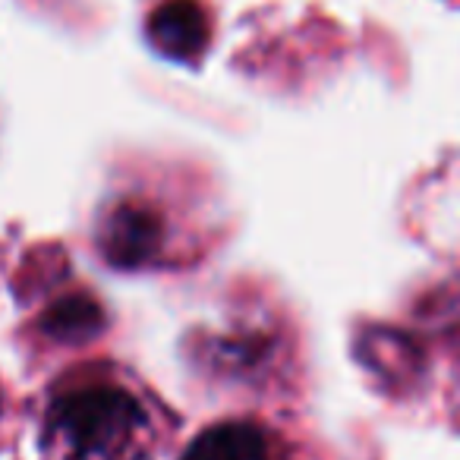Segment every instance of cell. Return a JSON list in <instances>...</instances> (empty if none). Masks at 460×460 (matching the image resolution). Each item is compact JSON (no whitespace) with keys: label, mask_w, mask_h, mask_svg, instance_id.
<instances>
[{"label":"cell","mask_w":460,"mask_h":460,"mask_svg":"<svg viewBox=\"0 0 460 460\" xmlns=\"http://www.w3.org/2000/svg\"><path fill=\"white\" fill-rule=\"evenodd\" d=\"M161 240H164L161 217L146 205L123 202L104 217L98 243H102V252L111 265L139 269L148 259H155V252L161 250Z\"/></svg>","instance_id":"obj_2"},{"label":"cell","mask_w":460,"mask_h":460,"mask_svg":"<svg viewBox=\"0 0 460 460\" xmlns=\"http://www.w3.org/2000/svg\"><path fill=\"white\" fill-rule=\"evenodd\" d=\"M183 460H269V451L259 429L246 422H224L199 435L186 447Z\"/></svg>","instance_id":"obj_4"},{"label":"cell","mask_w":460,"mask_h":460,"mask_svg":"<svg viewBox=\"0 0 460 460\" xmlns=\"http://www.w3.org/2000/svg\"><path fill=\"white\" fill-rule=\"evenodd\" d=\"M48 441L60 460H139L146 413L120 388L73 391L48 413Z\"/></svg>","instance_id":"obj_1"},{"label":"cell","mask_w":460,"mask_h":460,"mask_svg":"<svg viewBox=\"0 0 460 460\" xmlns=\"http://www.w3.org/2000/svg\"><path fill=\"white\" fill-rule=\"evenodd\" d=\"M102 328H104V313L89 296H64L45 315V332L54 341H64V344L92 341Z\"/></svg>","instance_id":"obj_5"},{"label":"cell","mask_w":460,"mask_h":460,"mask_svg":"<svg viewBox=\"0 0 460 460\" xmlns=\"http://www.w3.org/2000/svg\"><path fill=\"white\" fill-rule=\"evenodd\" d=\"M148 41L158 54L186 64L208 45V16L196 0H167L148 16Z\"/></svg>","instance_id":"obj_3"}]
</instances>
